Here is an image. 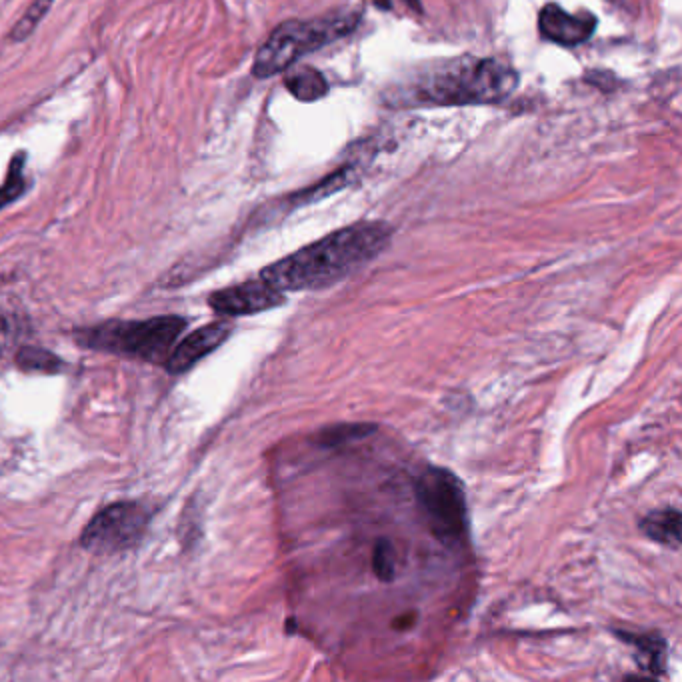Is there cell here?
Segmentation results:
<instances>
[{
  "label": "cell",
  "mask_w": 682,
  "mask_h": 682,
  "mask_svg": "<svg viewBox=\"0 0 682 682\" xmlns=\"http://www.w3.org/2000/svg\"><path fill=\"white\" fill-rule=\"evenodd\" d=\"M376 2V6H380V8H390V0H374Z\"/></svg>",
  "instance_id": "obj_19"
},
{
  "label": "cell",
  "mask_w": 682,
  "mask_h": 682,
  "mask_svg": "<svg viewBox=\"0 0 682 682\" xmlns=\"http://www.w3.org/2000/svg\"><path fill=\"white\" fill-rule=\"evenodd\" d=\"M354 174V168L350 164L338 168L336 172H332L330 176H326L322 182H318L316 186L312 188H306L302 192H296V196H292V202L294 204H310V202H316L318 198L322 196H328L340 188H344L348 182H350V176Z\"/></svg>",
  "instance_id": "obj_13"
},
{
  "label": "cell",
  "mask_w": 682,
  "mask_h": 682,
  "mask_svg": "<svg viewBox=\"0 0 682 682\" xmlns=\"http://www.w3.org/2000/svg\"><path fill=\"white\" fill-rule=\"evenodd\" d=\"M152 516L142 502H116L102 508L82 530L80 544L92 552H118L136 544Z\"/></svg>",
  "instance_id": "obj_6"
},
{
  "label": "cell",
  "mask_w": 682,
  "mask_h": 682,
  "mask_svg": "<svg viewBox=\"0 0 682 682\" xmlns=\"http://www.w3.org/2000/svg\"><path fill=\"white\" fill-rule=\"evenodd\" d=\"M208 304L214 312L224 316H246L284 304V292L272 288L258 276L256 280H246L212 292L208 296Z\"/></svg>",
  "instance_id": "obj_7"
},
{
  "label": "cell",
  "mask_w": 682,
  "mask_h": 682,
  "mask_svg": "<svg viewBox=\"0 0 682 682\" xmlns=\"http://www.w3.org/2000/svg\"><path fill=\"white\" fill-rule=\"evenodd\" d=\"M2 332H4V320L0 318V334H2Z\"/></svg>",
  "instance_id": "obj_21"
},
{
  "label": "cell",
  "mask_w": 682,
  "mask_h": 682,
  "mask_svg": "<svg viewBox=\"0 0 682 682\" xmlns=\"http://www.w3.org/2000/svg\"><path fill=\"white\" fill-rule=\"evenodd\" d=\"M232 332L230 322L216 320L206 326H200L192 334H188L184 340H180L164 360V366L172 374L186 372L190 366H194L200 358L216 350Z\"/></svg>",
  "instance_id": "obj_9"
},
{
  "label": "cell",
  "mask_w": 682,
  "mask_h": 682,
  "mask_svg": "<svg viewBox=\"0 0 682 682\" xmlns=\"http://www.w3.org/2000/svg\"><path fill=\"white\" fill-rule=\"evenodd\" d=\"M390 238L386 222H354L268 264L260 278L280 292L326 288L376 258Z\"/></svg>",
  "instance_id": "obj_2"
},
{
  "label": "cell",
  "mask_w": 682,
  "mask_h": 682,
  "mask_svg": "<svg viewBox=\"0 0 682 682\" xmlns=\"http://www.w3.org/2000/svg\"><path fill=\"white\" fill-rule=\"evenodd\" d=\"M366 424H346V428H328L324 430V444H338L344 438L350 436H364L366 432H370L372 428H364Z\"/></svg>",
  "instance_id": "obj_18"
},
{
  "label": "cell",
  "mask_w": 682,
  "mask_h": 682,
  "mask_svg": "<svg viewBox=\"0 0 682 682\" xmlns=\"http://www.w3.org/2000/svg\"><path fill=\"white\" fill-rule=\"evenodd\" d=\"M616 636H620L628 644H634L640 650L638 652V662L642 664V668H646L650 674H662L666 644H664V640L660 636H654V634L636 636V634H630V632H616Z\"/></svg>",
  "instance_id": "obj_12"
},
{
  "label": "cell",
  "mask_w": 682,
  "mask_h": 682,
  "mask_svg": "<svg viewBox=\"0 0 682 682\" xmlns=\"http://www.w3.org/2000/svg\"><path fill=\"white\" fill-rule=\"evenodd\" d=\"M16 360H18L20 368L34 370V372H58L64 366L56 354H52L44 348H32V346L22 348L18 352Z\"/></svg>",
  "instance_id": "obj_15"
},
{
  "label": "cell",
  "mask_w": 682,
  "mask_h": 682,
  "mask_svg": "<svg viewBox=\"0 0 682 682\" xmlns=\"http://www.w3.org/2000/svg\"><path fill=\"white\" fill-rule=\"evenodd\" d=\"M516 86L518 72L504 60L464 54L410 70L380 94V102L388 108L498 104Z\"/></svg>",
  "instance_id": "obj_1"
},
{
  "label": "cell",
  "mask_w": 682,
  "mask_h": 682,
  "mask_svg": "<svg viewBox=\"0 0 682 682\" xmlns=\"http://www.w3.org/2000/svg\"><path fill=\"white\" fill-rule=\"evenodd\" d=\"M50 6H52V0H34L28 6V10L24 12V16L10 30V40H24V38H28L34 32V28L42 22V18L50 10Z\"/></svg>",
  "instance_id": "obj_16"
},
{
  "label": "cell",
  "mask_w": 682,
  "mask_h": 682,
  "mask_svg": "<svg viewBox=\"0 0 682 682\" xmlns=\"http://www.w3.org/2000/svg\"><path fill=\"white\" fill-rule=\"evenodd\" d=\"M596 26H598V20L594 14H588V12L570 14L554 2L544 4L538 12L540 36L564 48H574L590 40Z\"/></svg>",
  "instance_id": "obj_8"
},
{
  "label": "cell",
  "mask_w": 682,
  "mask_h": 682,
  "mask_svg": "<svg viewBox=\"0 0 682 682\" xmlns=\"http://www.w3.org/2000/svg\"><path fill=\"white\" fill-rule=\"evenodd\" d=\"M406 4H412V6H416V8H420V4H418V0H406Z\"/></svg>",
  "instance_id": "obj_20"
},
{
  "label": "cell",
  "mask_w": 682,
  "mask_h": 682,
  "mask_svg": "<svg viewBox=\"0 0 682 682\" xmlns=\"http://www.w3.org/2000/svg\"><path fill=\"white\" fill-rule=\"evenodd\" d=\"M640 530L650 540L676 548L680 544V512L674 508L650 512L640 520Z\"/></svg>",
  "instance_id": "obj_10"
},
{
  "label": "cell",
  "mask_w": 682,
  "mask_h": 682,
  "mask_svg": "<svg viewBox=\"0 0 682 682\" xmlns=\"http://www.w3.org/2000/svg\"><path fill=\"white\" fill-rule=\"evenodd\" d=\"M372 570L384 582H390L396 576V552H394V546L384 538L378 540L374 546Z\"/></svg>",
  "instance_id": "obj_17"
},
{
  "label": "cell",
  "mask_w": 682,
  "mask_h": 682,
  "mask_svg": "<svg viewBox=\"0 0 682 682\" xmlns=\"http://www.w3.org/2000/svg\"><path fill=\"white\" fill-rule=\"evenodd\" d=\"M358 22V12H338L310 20H286L278 24L258 48L252 62V74L256 78L280 74L292 68V64L302 56L348 36Z\"/></svg>",
  "instance_id": "obj_3"
},
{
  "label": "cell",
  "mask_w": 682,
  "mask_h": 682,
  "mask_svg": "<svg viewBox=\"0 0 682 682\" xmlns=\"http://www.w3.org/2000/svg\"><path fill=\"white\" fill-rule=\"evenodd\" d=\"M414 488L428 530L444 544H458L468 528L466 496L458 476L448 468L430 466Z\"/></svg>",
  "instance_id": "obj_5"
},
{
  "label": "cell",
  "mask_w": 682,
  "mask_h": 682,
  "mask_svg": "<svg viewBox=\"0 0 682 682\" xmlns=\"http://www.w3.org/2000/svg\"><path fill=\"white\" fill-rule=\"evenodd\" d=\"M286 90L300 102L320 100L328 92L326 78L312 66H300L288 72L284 78Z\"/></svg>",
  "instance_id": "obj_11"
},
{
  "label": "cell",
  "mask_w": 682,
  "mask_h": 682,
  "mask_svg": "<svg viewBox=\"0 0 682 682\" xmlns=\"http://www.w3.org/2000/svg\"><path fill=\"white\" fill-rule=\"evenodd\" d=\"M24 160H26V154L20 152L12 158V162L8 166L6 180L0 186V210L4 206H8L10 202H14L16 198H20L24 194V190L28 188V180L24 174Z\"/></svg>",
  "instance_id": "obj_14"
},
{
  "label": "cell",
  "mask_w": 682,
  "mask_h": 682,
  "mask_svg": "<svg viewBox=\"0 0 682 682\" xmlns=\"http://www.w3.org/2000/svg\"><path fill=\"white\" fill-rule=\"evenodd\" d=\"M184 328L186 320L180 316H156L148 320H108L90 328L76 330L74 338L86 348L164 364Z\"/></svg>",
  "instance_id": "obj_4"
}]
</instances>
